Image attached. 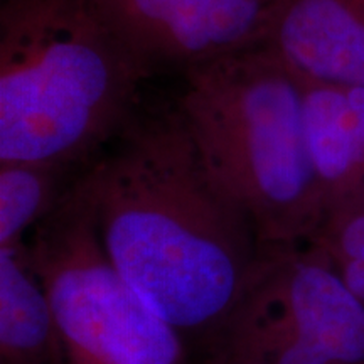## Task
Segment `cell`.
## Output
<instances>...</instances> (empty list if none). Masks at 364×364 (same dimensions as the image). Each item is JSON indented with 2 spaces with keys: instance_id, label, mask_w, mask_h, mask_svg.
<instances>
[{
  "instance_id": "6da1fadb",
  "label": "cell",
  "mask_w": 364,
  "mask_h": 364,
  "mask_svg": "<svg viewBox=\"0 0 364 364\" xmlns=\"http://www.w3.org/2000/svg\"><path fill=\"white\" fill-rule=\"evenodd\" d=\"M81 179L113 265L203 351L270 247L209 172L181 113L134 115Z\"/></svg>"
},
{
  "instance_id": "7a4b0ae2",
  "label": "cell",
  "mask_w": 364,
  "mask_h": 364,
  "mask_svg": "<svg viewBox=\"0 0 364 364\" xmlns=\"http://www.w3.org/2000/svg\"><path fill=\"white\" fill-rule=\"evenodd\" d=\"M150 75L100 0H4L0 164L85 171L135 115Z\"/></svg>"
},
{
  "instance_id": "3957f363",
  "label": "cell",
  "mask_w": 364,
  "mask_h": 364,
  "mask_svg": "<svg viewBox=\"0 0 364 364\" xmlns=\"http://www.w3.org/2000/svg\"><path fill=\"white\" fill-rule=\"evenodd\" d=\"M184 73L177 112L209 172L267 247H290L326 213L304 127V81L265 44Z\"/></svg>"
},
{
  "instance_id": "277c9868",
  "label": "cell",
  "mask_w": 364,
  "mask_h": 364,
  "mask_svg": "<svg viewBox=\"0 0 364 364\" xmlns=\"http://www.w3.org/2000/svg\"><path fill=\"white\" fill-rule=\"evenodd\" d=\"M81 174L26 240L56 318L63 364H189L188 341L108 258Z\"/></svg>"
},
{
  "instance_id": "5b68a950",
  "label": "cell",
  "mask_w": 364,
  "mask_h": 364,
  "mask_svg": "<svg viewBox=\"0 0 364 364\" xmlns=\"http://www.w3.org/2000/svg\"><path fill=\"white\" fill-rule=\"evenodd\" d=\"M204 364H364V304L339 273L270 247Z\"/></svg>"
},
{
  "instance_id": "8992f818",
  "label": "cell",
  "mask_w": 364,
  "mask_h": 364,
  "mask_svg": "<svg viewBox=\"0 0 364 364\" xmlns=\"http://www.w3.org/2000/svg\"><path fill=\"white\" fill-rule=\"evenodd\" d=\"M115 33L147 70L188 71L265 43L280 0H100Z\"/></svg>"
},
{
  "instance_id": "52a82bcc",
  "label": "cell",
  "mask_w": 364,
  "mask_h": 364,
  "mask_svg": "<svg viewBox=\"0 0 364 364\" xmlns=\"http://www.w3.org/2000/svg\"><path fill=\"white\" fill-rule=\"evenodd\" d=\"M263 44L304 83L364 86V0H280Z\"/></svg>"
},
{
  "instance_id": "ba28073f",
  "label": "cell",
  "mask_w": 364,
  "mask_h": 364,
  "mask_svg": "<svg viewBox=\"0 0 364 364\" xmlns=\"http://www.w3.org/2000/svg\"><path fill=\"white\" fill-rule=\"evenodd\" d=\"M304 127L326 209L364 191V86L304 83Z\"/></svg>"
},
{
  "instance_id": "9c48e42d",
  "label": "cell",
  "mask_w": 364,
  "mask_h": 364,
  "mask_svg": "<svg viewBox=\"0 0 364 364\" xmlns=\"http://www.w3.org/2000/svg\"><path fill=\"white\" fill-rule=\"evenodd\" d=\"M0 364H63L51 302L26 243L0 248Z\"/></svg>"
},
{
  "instance_id": "30bf717a",
  "label": "cell",
  "mask_w": 364,
  "mask_h": 364,
  "mask_svg": "<svg viewBox=\"0 0 364 364\" xmlns=\"http://www.w3.org/2000/svg\"><path fill=\"white\" fill-rule=\"evenodd\" d=\"M81 172L49 164H0V248L26 243Z\"/></svg>"
},
{
  "instance_id": "8fae6325",
  "label": "cell",
  "mask_w": 364,
  "mask_h": 364,
  "mask_svg": "<svg viewBox=\"0 0 364 364\" xmlns=\"http://www.w3.org/2000/svg\"><path fill=\"white\" fill-rule=\"evenodd\" d=\"M361 193H363V191H361Z\"/></svg>"
}]
</instances>
